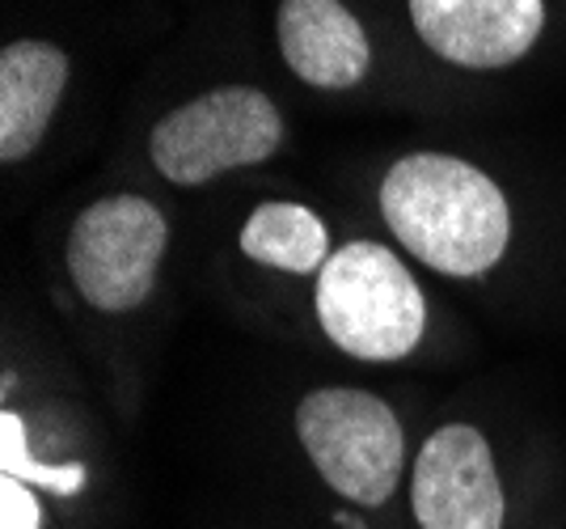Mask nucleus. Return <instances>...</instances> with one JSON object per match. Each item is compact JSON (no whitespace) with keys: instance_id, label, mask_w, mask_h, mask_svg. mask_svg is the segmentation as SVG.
<instances>
[{"instance_id":"9b49d317","label":"nucleus","mask_w":566,"mask_h":529,"mask_svg":"<svg viewBox=\"0 0 566 529\" xmlns=\"http://www.w3.org/2000/svg\"><path fill=\"white\" fill-rule=\"evenodd\" d=\"M0 470L22 483H43V487L60 491V496H72V491L85 487V466H76V461H69V466H43V461L30 457V449H25V424L18 411L0 415Z\"/></svg>"},{"instance_id":"7ed1b4c3","label":"nucleus","mask_w":566,"mask_h":529,"mask_svg":"<svg viewBox=\"0 0 566 529\" xmlns=\"http://www.w3.org/2000/svg\"><path fill=\"white\" fill-rule=\"evenodd\" d=\"M296 433L317 475L338 496L377 508L394 496L401 475L398 415L368 390H313L296 411Z\"/></svg>"},{"instance_id":"ddd939ff","label":"nucleus","mask_w":566,"mask_h":529,"mask_svg":"<svg viewBox=\"0 0 566 529\" xmlns=\"http://www.w3.org/2000/svg\"><path fill=\"white\" fill-rule=\"evenodd\" d=\"M334 521H338V526H343V529H368V526H364V521H359V517H352V512H338Z\"/></svg>"},{"instance_id":"0eeeda50","label":"nucleus","mask_w":566,"mask_h":529,"mask_svg":"<svg viewBox=\"0 0 566 529\" xmlns=\"http://www.w3.org/2000/svg\"><path fill=\"white\" fill-rule=\"evenodd\" d=\"M427 48L461 69H507L537 43L542 0H410Z\"/></svg>"},{"instance_id":"20e7f679","label":"nucleus","mask_w":566,"mask_h":529,"mask_svg":"<svg viewBox=\"0 0 566 529\" xmlns=\"http://www.w3.org/2000/svg\"><path fill=\"white\" fill-rule=\"evenodd\" d=\"M283 141L275 102L250 85H224L169 111L153 127V162L169 183L199 187L237 166H259Z\"/></svg>"},{"instance_id":"f03ea898","label":"nucleus","mask_w":566,"mask_h":529,"mask_svg":"<svg viewBox=\"0 0 566 529\" xmlns=\"http://www.w3.org/2000/svg\"><path fill=\"white\" fill-rule=\"evenodd\" d=\"M317 318L326 335L359 361H401L423 339L427 305L394 250L347 241L317 271Z\"/></svg>"},{"instance_id":"39448f33","label":"nucleus","mask_w":566,"mask_h":529,"mask_svg":"<svg viewBox=\"0 0 566 529\" xmlns=\"http://www.w3.org/2000/svg\"><path fill=\"white\" fill-rule=\"evenodd\" d=\"M166 241V217L148 199H140V195L97 199L72 225V280L94 310H136L153 292Z\"/></svg>"},{"instance_id":"423d86ee","label":"nucleus","mask_w":566,"mask_h":529,"mask_svg":"<svg viewBox=\"0 0 566 529\" xmlns=\"http://www.w3.org/2000/svg\"><path fill=\"white\" fill-rule=\"evenodd\" d=\"M415 517L423 529H503V487L486 436L449 424L415 461Z\"/></svg>"},{"instance_id":"1a4fd4ad","label":"nucleus","mask_w":566,"mask_h":529,"mask_svg":"<svg viewBox=\"0 0 566 529\" xmlns=\"http://www.w3.org/2000/svg\"><path fill=\"white\" fill-rule=\"evenodd\" d=\"M69 81V55L25 39L0 51V157L22 162L34 153Z\"/></svg>"},{"instance_id":"6e6552de","label":"nucleus","mask_w":566,"mask_h":529,"mask_svg":"<svg viewBox=\"0 0 566 529\" xmlns=\"http://www.w3.org/2000/svg\"><path fill=\"white\" fill-rule=\"evenodd\" d=\"M280 48L287 69L317 90H352L373 60L364 25L343 9V0H283Z\"/></svg>"},{"instance_id":"9d476101","label":"nucleus","mask_w":566,"mask_h":529,"mask_svg":"<svg viewBox=\"0 0 566 529\" xmlns=\"http://www.w3.org/2000/svg\"><path fill=\"white\" fill-rule=\"evenodd\" d=\"M241 250L254 263L305 276V271L326 267L331 238H326V225L313 217L305 204H262L241 229Z\"/></svg>"},{"instance_id":"f8f14e48","label":"nucleus","mask_w":566,"mask_h":529,"mask_svg":"<svg viewBox=\"0 0 566 529\" xmlns=\"http://www.w3.org/2000/svg\"><path fill=\"white\" fill-rule=\"evenodd\" d=\"M43 526V508L34 500V491L22 479L4 475L0 479V529H39Z\"/></svg>"},{"instance_id":"f257e3e1","label":"nucleus","mask_w":566,"mask_h":529,"mask_svg":"<svg viewBox=\"0 0 566 529\" xmlns=\"http://www.w3.org/2000/svg\"><path fill=\"white\" fill-rule=\"evenodd\" d=\"M380 212L398 241L444 276H482L512 238V212L478 166L444 153L401 157L380 183Z\"/></svg>"}]
</instances>
